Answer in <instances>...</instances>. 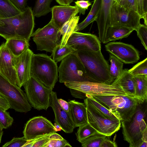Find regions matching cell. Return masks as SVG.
I'll use <instances>...</instances> for the list:
<instances>
[{
  "instance_id": "9c48e42d",
  "label": "cell",
  "mask_w": 147,
  "mask_h": 147,
  "mask_svg": "<svg viewBox=\"0 0 147 147\" xmlns=\"http://www.w3.org/2000/svg\"><path fill=\"white\" fill-rule=\"evenodd\" d=\"M69 88L80 91L92 96H129L117 84H108L90 81L67 82L64 83Z\"/></svg>"
},
{
  "instance_id": "2e32d148",
  "label": "cell",
  "mask_w": 147,
  "mask_h": 147,
  "mask_svg": "<svg viewBox=\"0 0 147 147\" xmlns=\"http://www.w3.org/2000/svg\"><path fill=\"white\" fill-rule=\"evenodd\" d=\"M33 53L29 48L18 56L12 55V61L16 75V84L20 88L30 76L31 59Z\"/></svg>"
},
{
  "instance_id": "cb8c5ba5",
  "label": "cell",
  "mask_w": 147,
  "mask_h": 147,
  "mask_svg": "<svg viewBox=\"0 0 147 147\" xmlns=\"http://www.w3.org/2000/svg\"><path fill=\"white\" fill-rule=\"evenodd\" d=\"M79 19V16H74L66 22L60 29L59 32L62 36L59 44L60 48L66 45L69 38L74 32Z\"/></svg>"
},
{
  "instance_id": "9a60e30c",
  "label": "cell",
  "mask_w": 147,
  "mask_h": 147,
  "mask_svg": "<svg viewBox=\"0 0 147 147\" xmlns=\"http://www.w3.org/2000/svg\"><path fill=\"white\" fill-rule=\"evenodd\" d=\"M105 47L107 51L125 64H133L140 59L138 51L131 45L121 42H111Z\"/></svg>"
},
{
  "instance_id": "d590c367",
  "label": "cell",
  "mask_w": 147,
  "mask_h": 147,
  "mask_svg": "<svg viewBox=\"0 0 147 147\" xmlns=\"http://www.w3.org/2000/svg\"><path fill=\"white\" fill-rule=\"evenodd\" d=\"M13 121L9 113L0 108V127L2 129H7L12 125Z\"/></svg>"
},
{
  "instance_id": "f35d334b",
  "label": "cell",
  "mask_w": 147,
  "mask_h": 147,
  "mask_svg": "<svg viewBox=\"0 0 147 147\" xmlns=\"http://www.w3.org/2000/svg\"><path fill=\"white\" fill-rule=\"evenodd\" d=\"M72 146L63 138L61 139H50L44 147H64Z\"/></svg>"
},
{
  "instance_id": "b9f144b4",
  "label": "cell",
  "mask_w": 147,
  "mask_h": 147,
  "mask_svg": "<svg viewBox=\"0 0 147 147\" xmlns=\"http://www.w3.org/2000/svg\"><path fill=\"white\" fill-rule=\"evenodd\" d=\"M137 12L144 20V25L147 26V15L145 13L144 9V0H136Z\"/></svg>"
},
{
  "instance_id": "f5cc1de1",
  "label": "cell",
  "mask_w": 147,
  "mask_h": 147,
  "mask_svg": "<svg viewBox=\"0 0 147 147\" xmlns=\"http://www.w3.org/2000/svg\"><path fill=\"white\" fill-rule=\"evenodd\" d=\"M3 134V129L0 127V144L1 142L2 136Z\"/></svg>"
},
{
  "instance_id": "ab89813d",
  "label": "cell",
  "mask_w": 147,
  "mask_h": 147,
  "mask_svg": "<svg viewBox=\"0 0 147 147\" xmlns=\"http://www.w3.org/2000/svg\"><path fill=\"white\" fill-rule=\"evenodd\" d=\"M116 2L127 9L137 12L136 0H117Z\"/></svg>"
},
{
  "instance_id": "4316f807",
  "label": "cell",
  "mask_w": 147,
  "mask_h": 147,
  "mask_svg": "<svg viewBox=\"0 0 147 147\" xmlns=\"http://www.w3.org/2000/svg\"><path fill=\"white\" fill-rule=\"evenodd\" d=\"M137 98L144 101L147 100V76H133Z\"/></svg>"
},
{
  "instance_id": "44dd1931",
  "label": "cell",
  "mask_w": 147,
  "mask_h": 147,
  "mask_svg": "<svg viewBox=\"0 0 147 147\" xmlns=\"http://www.w3.org/2000/svg\"><path fill=\"white\" fill-rule=\"evenodd\" d=\"M68 102L70 106L69 113L75 127L88 123L86 106L85 104L71 100Z\"/></svg>"
},
{
  "instance_id": "ffe728a7",
  "label": "cell",
  "mask_w": 147,
  "mask_h": 147,
  "mask_svg": "<svg viewBox=\"0 0 147 147\" xmlns=\"http://www.w3.org/2000/svg\"><path fill=\"white\" fill-rule=\"evenodd\" d=\"M51 9V21L59 30L66 22L79 13V9L76 5H55Z\"/></svg>"
},
{
  "instance_id": "f6af8a7d",
  "label": "cell",
  "mask_w": 147,
  "mask_h": 147,
  "mask_svg": "<svg viewBox=\"0 0 147 147\" xmlns=\"http://www.w3.org/2000/svg\"><path fill=\"white\" fill-rule=\"evenodd\" d=\"M69 89L71 95L74 97L84 99L87 98L86 94L82 92L73 89Z\"/></svg>"
},
{
  "instance_id": "5bb4252c",
  "label": "cell",
  "mask_w": 147,
  "mask_h": 147,
  "mask_svg": "<svg viewBox=\"0 0 147 147\" xmlns=\"http://www.w3.org/2000/svg\"><path fill=\"white\" fill-rule=\"evenodd\" d=\"M101 42L95 35L88 33L74 32L66 44L76 50L97 52L101 51Z\"/></svg>"
},
{
  "instance_id": "ee69618b",
  "label": "cell",
  "mask_w": 147,
  "mask_h": 147,
  "mask_svg": "<svg viewBox=\"0 0 147 147\" xmlns=\"http://www.w3.org/2000/svg\"><path fill=\"white\" fill-rule=\"evenodd\" d=\"M28 0H9L20 11L24 10L26 7Z\"/></svg>"
},
{
  "instance_id": "30bf717a",
  "label": "cell",
  "mask_w": 147,
  "mask_h": 147,
  "mask_svg": "<svg viewBox=\"0 0 147 147\" xmlns=\"http://www.w3.org/2000/svg\"><path fill=\"white\" fill-rule=\"evenodd\" d=\"M88 122L98 132L110 136L120 129L121 121L111 119L101 114L91 106L85 100Z\"/></svg>"
},
{
  "instance_id": "7402d4cb",
  "label": "cell",
  "mask_w": 147,
  "mask_h": 147,
  "mask_svg": "<svg viewBox=\"0 0 147 147\" xmlns=\"http://www.w3.org/2000/svg\"><path fill=\"white\" fill-rule=\"evenodd\" d=\"M112 84L119 85L126 94L136 98L133 77L129 73L128 69H123L121 74Z\"/></svg>"
},
{
  "instance_id": "484cf974",
  "label": "cell",
  "mask_w": 147,
  "mask_h": 147,
  "mask_svg": "<svg viewBox=\"0 0 147 147\" xmlns=\"http://www.w3.org/2000/svg\"><path fill=\"white\" fill-rule=\"evenodd\" d=\"M101 5V0H94L90 10L86 18L81 22L78 24L74 32L82 30L94 21L98 17Z\"/></svg>"
},
{
  "instance_id": "3957f363",
  "label": "cell",
  "mask_w": 147,
  "mask_h": 147,
  "mask_svg": "<svg viewBox=\"0 0 147 147\" xmlns=\"http://www.w3.org/2000/svg\"><path fill=\"white\" fill-rule=\"evenodd\" d=\"M147 113L146 100L139 104L129 120L121 121L123 139L129 147H139L143 142L142 136L147 131Z\"/></svg>"
},
{
  "instance_id": "1f68e13d",
  "label": "cell",
  "mask_w": 147,
  "mask_h": 147,
  "mask_svg": "<svg viewBox=\"0 0 147 147\" xmlns=\"http://www.w3.org/2000/svg\"><path fill=\"white\" fill-rule=\"evenodd\" d=\"M109 73L114 80L121 74L123 69V63L114 55L110 54L109 59Z\"/></svg>"
},
{
  "instance_id": "c3c4849f",
  "label": "cell",
  "mask_w": 147,
  "mask_h": 147,
  "mask_svg": "<svg viewBox=\"0 0 147 147\" xmlns=\"http://www.w3.org/2000/svg\"><path fill=\"white\" fill-rule=\"evenodd\" d=\"M58 102L61 107L66 111L69 113L70 106L68 102L61 99H58Z\"/></svg>"
},
{
  "instance_id": "52a82bcc",
  "label": "cell",
  "mask_w": 147,
  "mask_h": 147,
  "mask_svg": "<svg viewBox=\"0 0 147 147\" xmlns=\"http://www.w3.org/2000/svg\"><path fill=\"white\" fill-rule=\"evenodd\" d=\"M0 95L9 102L10 108L20 113L30 111L31 107L25 93L17 85L10 82L0 73Z\"/></svg>"
},
{
  "instance_id": "f546056e",
  "label": "cell",
  "mask_w": 147,
  "mask_h": 147,
  "mask_svg": "<svg viewBox=\"0 0 147 147\" xmlns=\"http://www.w3.org/2000/svg\"><path fill=\"white\" fill-rule=\"evenodd\" d=\"M53 0H36L32 10L34 17L39 18L51 11V4Z\"/></svg>"
},
{
  "instance_id": "ac0fdd59",
  "label": "cell",
  "mask_w": 147,
  "mask_h": 147,
  "mask_svg": "<svg viewBox=\"0 0 147 147\" xmlns=\"http://www.w3.org/2000/svg\"><path fill=\"white\" fill-rule=\"evenodd\" d=\"M0 73L12 84L17 85L12 54L5 42H3L0 46Z\"/></svg>"
},
{
  "instance_id": "6da1fadb",
  "label": "cell",
  "mask_w": 147,
  "mask_h": 147,
  "mask_svg": "<svg viewBox=\"0 0 147 147\" xmlns=\"http://www.w3.org/2000/svg\"><path fill=\"white\" fill-rule=\"evenodd\" d=\"M0 36L6 40L11 38L29 41L35 25L34 16L31 8L26 7L19 13L9 18L0 19Z\"/></svg>"
},
{
  "instance_id": "836d02e7",
  "label": "cell",
  "mask_w": 147,
  "mask_h": 147,
  "mask_svg": "<svg viewBox=\"0 0 147 147\" xmlns=\"http://www.w3.org/2000/svg\"><path fill=\"white\" fill-rule=\"evenodd\" d=\"M106 136L99 133L90 136L80 141L83 147H100Z\"/></svg>"
},
{
  "instance_id": "db71d44e",
  "label": "cell",
  "mask_w": 147,
  "mask_h": 147,
  "mask_svg": "<svg viewBox=\"0 0 147 147\" xmlns=\"http://www.w3.org/2000/svg\"><path fill=\"white\" fill-rule=\"evenodd\" d=\"M3 22H1V19L0 18V26H1L3 25Z\"/></svg>"
},
{
  "instance_id": "60d3db41",
  "label": "cell",
  "mask_w": 147,
  "mask_h": 147,
  "mask_svg": "<svg viewBox=\"0 0 147 147\" xmlns=\"http://www.w3.org/2000/svg\"><path fill=\"white\" fill-rule=\"evenodd\" d=\"M75 3L79 9L80 14L83 15L85 14L86 10L91 5V2L89 0H77L75 2Z\"/></svg>"
},
{
  "instance_id": "ba28073f",
  "label": "cell",
  "mask_w": 147,
  "mask_h": 147,
  "mask_svg": "<svg viewBox=\"0 0 147 147\" xmlns=\"http://www.w3.org/2000/svg\"><path fill=\"white\" fill-rule=\"evenodd\" d=\"M23 86L31 107L38 110H47L50 107V95L52 90L31 76Z\"/></svg>"
},
{
  "instance_id": "f907efd6",
  "label": "cell",
  "mask_w": 147,
  "mask_h": 147,
  "mask_svg": "<svg viewBox=\"0 0 147 147\" xmlns=\"http://www.w3.org/2000/svg\"><path fill=\"white\" fill-rule=\"evenodd\" d=\"M53 125L56 132L60 131L62 130V127L60 125L56 122H55Z\"/></svg>"
},
{
  "instance_id": "f1b7e54d",
  "label": "cell",
  "mask_w": 147,
  "mask_h": 147,
  "mask_svg": "<svg viewBox=\"0 0 147 147\" xmlns=\"http://www.w3.org/2000/svg\"><path fill=\"white\" fill-rule=\"evenodd\" d=\"M21 12L9 0H0V19L12 17Z\"/></svg>"
},
{
  "instance_id": "8992f818",
  "label": "cell",
  "mask_w": 147,
  "mask_h": 147,
  "mask_svg": "<svg viewBox=\"0 0 147 147\" xmlns=\"http://www.w3.org/2000/svg\"><path fill=\"white\" fill-rule=\"evenodd\" d=\"M59 82H92L86 73L84 66L76 52L64 58L58 68Z\"/></svg>"
},
{
  "instance_id": "7bdbcfd3",
  "label": "cell",
  "mask_w": 147,
  "mask_h": 147,
  "mask_svg": "<svg viewBox=\"0 0 147 147\" xmlns=\"http://www.w3.org/2000/svg\"><path fill=\"white\" fill-rule=\"evenodd\" d=\"M50 134L36 138V140L32 147H44L45 145L49 140V137Z\"/></svg>"
},
{
  "instance_id": "e575fe53",
  "label": "cell",
  "mask_w": 147,
  "mask_h": 147,
  "mask_svg": "<svg viewBox=\"0 0 147 147\" xmlns=\"http://www.w3.org/2000/svg\"><path fill=\"white\" fill-rule=\"evenodd\" d=\"M128 71L133 76H147V58L137 63Z\"/></svg>"
},
{
  "instance_id": "d6a6232c",
  "label": "cell",
  "mask_w": 147,
  "mask_h": 147,
  "mask_svg": "<svg viewBox=\"0 0 147 147\" xmlns=\"http://www.w3.org/2000/svg\"><path fill=\"white\" fill-rule=\"evenodd\" d=\"M78 127L76 134L77 140L79 142L90 136L98 133L88 123Z\"/></svg>"
},
{
  "instance_id": "74e56055",
  "label": "cell",
  "mask_w": 147,
  "mask_h": 147,
  "mask_svg": "<svg viewBox=\"0 0 147 147\" xmlns=\"http://www.w3.org/2000/svg\"><path fill=\"white\" fill-rule=\"evenodd\" d=\"M28 140L24 136L22 137L14 138L7 142L2 146L3 147H23Z\"/></svg>"
},
{
  "instance_id": "816d5d0a",
  "label": "cell",
  "mask_w": 147,
  "mask_h": 147,
  "mask_svg": "<svg viewBox=\"0 0 147 147\" xmlns=\"http://www.w3.org/2000/svg\"><path fill=\"white\" fill-rule=\"evenodd\" d=\"M139 147H147V142L143 141L139 146Z\"/></svg>"
},
{
  "instance_id": "277c9868",
  "label": "cell",
  "mask_w": 147,
  "mask_h": 147,
  "mask_svg": "<svg viewBox=\"0 0 147 147\" xmlns=\"http://www.w3.org/2000/svg\"><path fill=\"white\" fill-rule=\"evenodd\" d=\"M30 76L53 90L59 78L57 63L47 55L33 53L31 59Z\"/></svg>"
},
{
  "instance_id": "4dcf8cb0",
  "label": "cell",
  "mask_w": 147,
  "mask_h": 147,
  "mask_svg": "<svg viewBox=\"0 0 147 147\" xmlns=\"http://www.w3.org/2000/svg\"><path fill=\"white\" fill-rule=\"evenodd\" d=\"M76 52V50L67 45L62 48L60 47L59 45L55 48L51 56L53 59L57 63L67 56Z\"/></svg>"
},
{
  "instance_id": "d6986e66",
  "label": "cell",
  "mask_w": 147,
  "mask_h": 147,
  "mask_svg": "<svg viewBox=\"0 0 147 147\" xmlns=\"http://www.w3.org/2000/svg\"><path fill=\"white\" fill-rule=\"evenodd\" d=\"M114 0H101L100 9L95 20L98 30L99 39L104 43L108 28L110 26V16Z\"/></svg>"
},
{
  "instance_id": "11a10c76",
  "label": "cell",
  "mask_w": 147,
  "mask_h": 147,
  "mask_svg": "<svg viewBox=\"0 0 147 147\" xmlns=\"http://www.w3.org/2000/svg\"><path fill=\"white\" fill-rule=\"evenodd\" d=\"M117 0H114V1L116 2Z\"/></svg>"
},
{
  "instance_id": "681fc988",
  "label": "cell",
  "mask_w": 147,
  "mask_h": 147,
  "mask_svg": "<svg viewBox=\"0 0 147 147\" xmlns=\"http://www.w3.org/2000/svg\"><path fill=\"white\" fill-rule=\"evenodd\" d=\"M57 2L60 5H69L73 1V0H56Z\"/></svg>"
},
{
  "instance_id": "8d00e7d4",
  "label": "cell",
  "mask_w": 147,
  "mask_h": 147,
  "mask_svg": "<svg viewBox=\"0 0 147 147\" xmlns=\"http://www.w3.org/2000/svg\"><path fill=\"white\" fill-rule=\"evenodd\" d=\"M136 31L137 32L138 37L140 39L141 42L147 50V26L144 24H140Z\"/></svg>"
},
{
  "instance_id": "bcb514c9",
  "label": "cell",
  "mask_w": 147,
  "mask_h": 147,
  "mask_svg": "<svg viewBox=\"0 0 147 147\" xmlns=\"http://www.w3.org/2000/svg\"><path fill=\"white\" fill-rule=\"evenodd\" d=\"M106 136L102 141L100 147H117V145L115 142L112 141Z\"/></svg>"
},
{
  "instance_id": "e0dca14e",
  "label": "cell",
  "mask_w": 147,
  "mask_h": 147,
  "mask_svg": "<svg viewBox=\"0 0 147 147\" xmlns=\"http://www.w3.org/2000/svg\"><path fill=\"white\" fill-rule=\"evenodd\" d=\"M50 107H52L55 115V121L61 127L66 133H71L75 128L69 113L65 111L59 105L56 92L53 90L50 95Z\"/></svg>"
},
{
  "instance_id": "7dc6e473",
  "label": "cell",
  "mask_w": 147,
  "mask_h": 147,
  "mask_svg": "<svg viewBox=\"0 0 147 147\" xmlns=\"http://www.w3.org/2000/svg\"><path fill=\"white\" fill-rule=\"evenodd\" d=\"M10 105L8 101L0 95V108L6 111L10 108Z\"/></svg>"
},
{
  "instance_id": "7a4b0ae2",
  "label": "cell",
  "mask_w": 147,
  "mask_h": 147,
  "mask_svg": "<svg viewBox=\"0 0 147 147\" xmlns=\"http://www.w3.org/2000/svg\"><path fill=\"white\" fill-rule=\"evenodd\" d=\"M86 74L92 82L111 84L114 79L109 73V65L101 51L76 50Z\"/></svg>"
},
{
  "instance_id": "4fadbf2b",
  "label": "cell",
  "mask_w": 147,
  "mask_h": 147,
  "mask_svg": "<svg viewBox=\"0 0 147 147\" xmlns=\"http://www.w3.org/2000/svg\"><path fill=\"white\" fill-rule=\"evenodd\" d=\"M56 132L51 121L42 116H38L33 117L27 121L23 133L25 138L28 140Z\"/></svg>"
},
{
  "instance_id": "7c38bea8",
  "label": "cell",
  "mask_w": 147,
  "mask_h": 147,
  "mask_svg": "<svg viewBox=\"0 0 147 147\" xmlns=\"http://www.w3.org/2000/svg\"><path fill=\"white\" fill-rule=\"evenodd\" d=\"M141 19L137 11L127 9L114 1L110 13V26L125 27L136 30L141 24Z\"/></svg>"
},
{
  "instance_id": "603a6c76",
  "label": "cell",
  "mask_w": 147,
  "mask_h": 147,
  "mask_svg": "<svg viewBox=\"0 0 147 147\" xmlns=\"http://www.w3.org/2000/svg\"><path fill=\"white\" fill-rule=\"evenodd\" d=\"M134 30L131 28L118 26L109 27L106 33L105 44L127 37Z\"/></svg>"
},
{
  "instance_id": "83f0119b",
  "label": "cell",
  "mask_w": 147,
  "mask_h": 147,
  "mask_svg": "<svg viewBox=\"0 0 147 147\" xmlns=\"http://www.w3.org/2000/svg\"><path fill=\"white\" fill-rule=\"evenodd\" d=\"M86 96L87 98L84 99L91 106L100 113L111 119L121 121L120 117L100 103L92 96L88 94H86Z\"/></svg>"
},
{
  "instance_id": "8fae6325",
  "label": "cell",
  "mask_w": 147,
  "mask_h": 147,
  "mask_svg": "<svg viewBox=\"0 0 147 147\" xmlns=\"http://www.w3.org/2000/svg\"><path fill=\"white\" fill-rule=\"evenodd\" d=\"M59 30L50 20L44 27L33 32L31 37L36 45L37 50L52 53L60 43L61 35Z\"/></svg>"
},
{
  "instance_id": "5b68a950",
  "label": "cell",
  "mask_w": 147,
  "mask_h": 147,
  "mask_svg": "<svg viewBox=\"0 0 147 147\" xmlns=\"http://www.w3.org/2000/svg\"><path fill=\"white\" fill-rule=\"evenodd\" d=\"M92 96L100 103L120 117L121 121L129 120L139 104L145 101L129 96Z\"/></svg>"
},
{
  "instance_id": "d4e9b609",
  "label": "cell",
  "mask_w": 147,
  "mask_h": 147,
  "mask_svg": "<svg viewBox=\"0 0 147 147\" xmlns=\"http://www.w3.org/2000/svg\"><path fill=\"white\" fill-rule=\"evenodd\" d=\"M29 42L23 39L11 38L6 40L5 43L11 54L17 56L29 48Z\"/></svg>"
}]
</instances>
